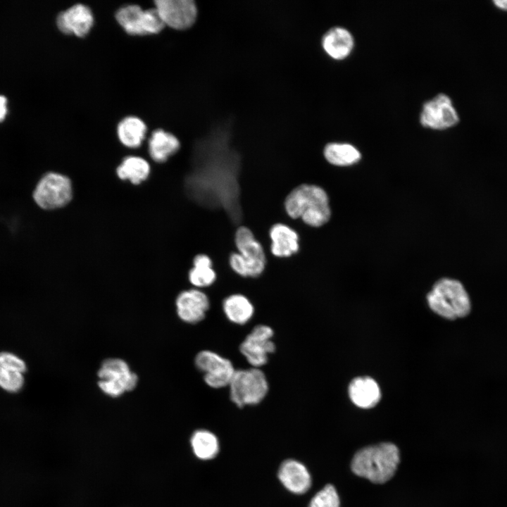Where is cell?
<instances>
[{"label":"cell","instance_id":"1","mask_svg":"<svg viewBox=\"0 0 507 507\" xmlns=\"http://www.w3.org/2000/svg\"><path fill=\"white\" fill-rule=\"evenodd\" d=\"M284 207L291 218H300L315 227L327 223L331 216L326 192L315 184H301L294 188L285 198Z\"/></svg>","mask_w":507,"mask_h":507},{"label":"cell","instance_id":"2","mask_svg":"<svg viewBox=\"0 0 507 507\" xmlns=\"http://www.w3.org/2000/svg\"><path fill=\"white\" fill-rule=\"evenodd\" d=\"M399 463V451L392 443H382L358 451L351 462L352 471L374 483L390 480Z\"/></svg>","mask_w":507,"mask_h":507},{"label":"cell","instance_id":"3","mask_svg":"<svg viewBox=\"0 0 507 507\" xmlns=\"http://www.w3.org/2000/svg\"><path fill=\"white\" fill-rule=\"evenodd\" d=\"M427 301L434 313L450 320L466 317L472 308L471 299L465 286L451 277L438 280L427 293Z\"/></svg>","mask_w":507,"mask_h":507},{"label":"cell","instance_id":"4","mask_svg":"<svg viewBox=\"0 0 507 507\" xmlns=\"http://www.w3.org/2000/svg\"><path fill=\"white\" fill-rule=\"evenodd\" d=\"M228 387L231 401L239 408L260 403L269 390L265 373L254 367L236 370Z\"/></svg>","mask_w":507,"mask_h":507},{"label":"cell","instance_id":"5","mask_svg":"<svg viewBox=\"0 0 507 507\" xmlns=\"http://www.w3.org/2000/svg\"><path fill=\"white\" fill-rule=\"evenodd\" d=\"M98 386L106 395L117 398L135 389L138 377L128 363L119 358L104 360L98 370Z\"/></svg>","mask_w":507,"mask_h":507},{"label":"cell","instance_id":"6","mask_svg":"<svg viewBox=\"0 0 507 507\" xmlns=\"http://www.w3.org/2000/svg\"><path fill=\"white\" fill-rule=\"evenodd\" d=\"M36 204L43 209L51 210L67 205L73 198V185L66 175L49 173L44 175L33 192Z\"/></svg>","mask_w":507,"mask_h":507},{"label":"cell","instance_id":"7","mask_svg":"<svg viewBox=\"0 0 507 507\" xmlns=\"http://www.w3.org/2000/svg\"><path fill=\"white\" fill-rule=\"evenodd\" d=\"M194 363L204 373L205 383L213 389L228 387L236 371L231 361L211 350L199 351Z\"/></svg>","mask_w":507,"mask_h":507},{"label":"cell","instance_id":"8","mask_svg":"<svg viewBox=\"0 0 507 507\" xmlns=\"http://www.w3.org/2000/svg\"><path fill=\"white\" fill-rule=\"evenodd\" d=\"M273 335L272 327L266 325H258L242 341L239 351L251 367L260 368L267 363L268 356L276 349L272 340Z\"/></svg>","mask_w":507,"mask_h":507},{"label":"cell","instance_id":"9","mask_svg":"<svg viewBox=\"0 0 507 507\" xmlns=\"http://www.w3.org/2000/svg\"><path fill=\"white\" fill-rule=\"evenodd\" d=\"M459 116L451 99L444 93L437 94L423 105L420 124L433 130H446L455 126Z\"/></svg>","mask_w":507,"mask_h":507},{"label":"cell","instance_id":"10","mask_svg":"<svg viewBox=\"0 0 507 507\" xmlns=\"http://www.w3.org/2000/svg\"><path fill=\"white\" fill-rule=\"evenodd\" d=\"M237 251L245 264L246 277H257L264 271L265 254L252 231L245 226L238 227L234 235Z\"/></svg>","mask_w":507,"mask_h":507},{"label":"cell","instance_id":"11","mask_svg":"<svg viewBox=\"0 0 507 507\" xmlns=\"http://www.w3.org/2000/svg\"><path fill=\"white\" fill-rule=\"evenodd\" d=\"M154 3L165 25L184 30L196 20L197 8L192 0H156Z\"/></svg>","mask_w":507,"mask_h":507},{"label":"cell","instance_id":"12","mask_svg":"<svg viewBox=\"0 0 507 507\" xmlns=\"http://www.w3.org/2000/svg\"><path fill=\"white\" fill-rule=\"evenodd\" d=\"M209 307L208 296L197 288L181 292L175 299L177 316L189 324H195L204 320Z\"/></svg>","mask_w":507,"mask_h":507},{"label":"cell","instance_id":"13","mask_svg":"<svg viewBox=\"0 0 507 507\" xmlns=\"http://www.w3.org/2000/svg\"><path fill=\"white\" fill-rule=\"evenodd\" d=\"M93 23V14L89 8L80 4L61 12L56 20L57 26L62 32L77 37L88 34Z\"/></svg>","mask_w":507,"mask_h":507},{"label":"cell","instance_id":"14","mask_svg":"<svg viewBox=\"0 0 507 507\" xmlns=\"http://www.w3.org/2000/svg\"><path fill=\"white\" fill-rule=\"evenodd\" d=\"M270 251L277 258H288L299 250V236L296 230L284 223L272 225L269 231Z\"/></svg>","mask_w":507,"mask_h":507},{"label":"cell","instance_id":"15","mask_svg":"<svg viewBox=\"0 0 507 507\" xmlns=\"http://www.w3.org/2000/svg\"><path fill=\"white\" fill-rule=\"evenodd\" d=\"M278 477L287 489L296 494L306 492L311 484V476L306 468L300 462L292 459L281 464Z\"/></svg>","mask_w":507,"mask_h":507},{"label":"cell","instance_id":"16","mask_svg":"<svg viewBox=\"0 0 507 507\" xmlns=\"http://www.w3.org/2000/svg\"><path fill=\"white\" fill-rule=\"evenodd\" d=\"M349 396L356 406L368 409L378 403L381 392L378 384L372 377H358L350 382Z\"/></svg>","mask_w":507,"mask_h":507},{"label":"cell","instance_id":"17","mask_svg":"<svg viewBox=\"0 0 507 507\" xmlns=\"http://www.w3.org/2000/svg\"><path fill=\"white\" fill-rule=\"evenodd\" d=\"M322 46L330 57L336 60H342L352 51L354 39L347 29L336 26L330 28L323 35Z\"/></svg>","mask_w":507,"mask_h":507},{"label":"cell","instance_id":"18","mask_svg":"<svg viewBox=\"0 0 507 507\" xmlns=\"http://www.w3.org/2000/svg\"><path fill=\"white\" fill-rule=\"evenodd\" d=\"M25 370L26 365L20 358L10 353H0V387L3 389L9 392L20 389Z\"/></svg>","mask_w":507,"mask_h":507},{"label":"cell","instance_id":"19","mask_svg":"<svg viewBox=\"0 0 507 507\" xmlns=\"http://www.w3.org/2000/svg\"><path fill=\"white\" fill-rule=\"evenodd\" d=\"M222 308L227 319L239 325L249 322L255 311L252 302L242 294H232L225 298Z\"/></svg>","mask_w":507,"mask_h":507},{"label":"cell","instance_id":"20","mask_svg":"<svg viewBox=\"0 0 507 507\" xmlns=\"http://www.w3.org/2000/svg\"><path fill=\"white\" fill-rule=\"evenodd\" d=\"M180 146L175 135L163 130H156L149 140V152L154 161L163 163L176 153Z\"/></svg>","mask_w":507,"mask_h":507},{"label":"cell","instance_id":"21","mask_svg":"<svg viewBox=\"0 0 507 507\" xmlns=\"http://www.w3.org/2000/svg\"><path fill=\"white\" fill-rule=\"evenodd\" d=\"M216 277L211 258L204 254L196 255L193 259V267L188 273L189 282L197 289L208 287L215 282Z\"/></svg>","mask_w":507,"mask_h":507},{"label":"cell","instance_id":"22","mask_svg":"<svg viewBox=\"0 0 507 507\" xmlns=\"http://www.w3.org/2000/svg\"><path fill=\"white\" fill-rule=\"evenodd\" d=\"M323 154L330 163L337 166H349L361 158L360 151L348 143H329L325 146Z\"/></svg>","mask_w":507,"mask_h":507},{"label":"cell","instance_id":"23","mask_svg":"<svg viewBox=\"0 0 507 507\" xmlns=\"http://www.w3.org/2000/svg\"><path fill=\"white\" fill-rule=\"evenodd\" d=\"M146 132L145 123L139 118L130 116L124 118L118 126V135L123 145L136 148L141 145Z\"/></svg>","mask_w":507,"mask_h":507},{"label":"cell","instance_id":"24","mask_svg":"<svg viewBox=\"0 0 507 507\" xmlns=\"http://www.w3.org/2000/svg\"><path fill=\"white\" fill-rule=\"evenodd\" d=\"M150 165L143 158L127 156L117 168L118 177L123 180H128L133 184H139L146 180L150 173Z\"/></svg>","mask_w":507,"mask_h":507},{"label":"cell","instance_id":"25","mask_svg":"<svg viewBox=\"0 0 507 507\" xmlns=\"http://www.w3.org/2000/svg\"><path fill=\"white\" fill-rule=\"evenodd\" d=\"M191 444L195 455L202 460L213 458L219 451L216 436L206 430L194 432L191 438Z\"/></svg>","mask_w":507,"mask_h":507},{"label":"cell","instance_id":"26","mask_svg":"<svg viewBox=\"0 0 507 507\" xmlns=\"http://www.w3.org/2000/svg\"><path fill=\"white\" fill-rule=\"evenodd\" d=\"M144 10L137 5H129L119 9L115 15L118 23L125 31L132 35H144Z\"/></svg>","mask_w":507,"mask_h":507},{"label":"cell","instance_id":"27","mask_svg":"<svg viewBox=\"0 0 507 507\" xmlns=\"http://www.w3.org/2000/svg\"><path fill=\"white\" fill-rule=\"evenodd\" d=\"M309 507H339V498L335 488L326 485L311 499Z\"/></svg>","mask_w":507,"mask_h":507},{"label":"cell","instance_id":"28","mask_svg":"<svg viewBox=\"0 0 507 507\" xmlns=\"http://www.w3.org/2000/svg\"><path fill=\"white\" fill-rule=\"evenodd\" d=\"M164 27L165 23L156 8L144 11L143 29L144 35L158 33Z\"/></svg>","mask_w":507,"mask_h":507},{"label":"cell","instance_id":"29","mask_svg":"<svg viewBox=\"0 0 507 507\" xmlns=\"http://www.w3.org/2000/svg\"><path fill=\"white\" fill-rule=\"evenodd\" d=\"M6 111V99L4 96H0V121L4 118Z\"/></svg>","mask_w":507,"mask_h":507},{"label":"cell","instance_id":"30","mask_svg":"<svg viewBox=\"0 0 507 507\" xmlns=\"http://www.w3.org/2000/svg\"><path fill=\"white\" fill-rule=\"evenodd\" d=\"M494 6L500 10L507 11V1L495 0L493 1Z\"/></svg>","mask_w":507,"mask_h":507}]
</instances>
